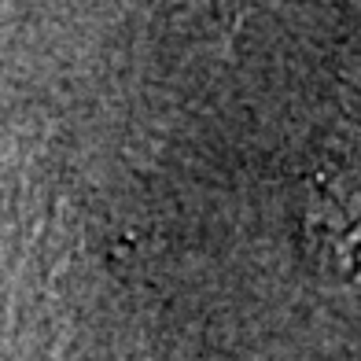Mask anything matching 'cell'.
I'll list each match as a JSON object with an SVG mask.
<instances>
[{"label": "cell", "mask_w": 361, "mask_h": 361, "mask_svg": "<svg viewBox=\"0 0 361 361\" xmlns=\"http://www.w3.org/2000/svg\"><path fill=\"white\" fill-rule=\"evenodd\" d=\"M310 247L343 281H361V200L324 185L306 210Z\"/></svg>", "instance_id": "obj_1"}]
</instances>
